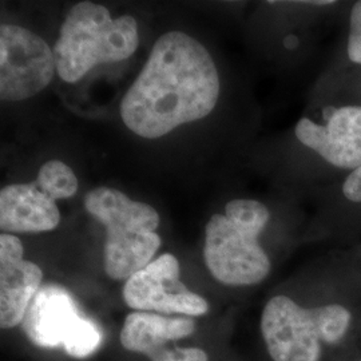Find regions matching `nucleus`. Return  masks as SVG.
<instances>
[{
    "label": "nucleus",
    "instance_id": "nucleus-6",
    "mask_svg": "<svg viewBox=\"0 0 361 361\" xmlns=\"http://www.w3.org/2000/svg\"><path fill=\"white\" fill-rule=\"evenodd\" d=\"M27 337L42 348H62L82 359L102 344L97 325L80 316L71 295L61 286L44 285L31 301L22 323Z\"/></svg>",
    "mask_w": 361,
    "mask_h": 361
},
{
    "label": "nucleus",
    "instance_id": "nucleus-14",
    "mask_svg": "<svg viewBox=\"0 0 361 361\" xmlns=\"http://www.w3.org/2000/svg\"><path fill=\"white\" fill-rule=\"evenodd\" d=\"M348 58L361 65V0L355 3L349 16Z\"/></svg>",
    "mask_w": 361,
    "mask_h": 361
},
{
    "label": "nucleus",
    "instance_id": "nucleus-5",
    "mask_svg": "<svg viewBox=\"0 0 361 361\" xmlns=\"http://www.w3.org/2000/svg\"><path fill=\"white\" fill-rule=\"evenodd\" d=\"M352 314L338 304L302 308L276 296L261 317V332L273 361H319L322 344H335L347 334Z\"/></svg>",
    "mask_w": 361,
    "mask_h": 361
},
{
    "label": "nucleus",
    "instance_id": "nucleus-7",
    "mask_svg": "<svg viewBox=\"0 0 361 361\" xmlns=\"http://www.w3.org/2000/svg\"><path fill=\"white\" fill-rule=\"evenodd\" d=\"M56 63L54 50L30 30L0 27V98L25 101L47 87Z\"/></svg>",
    "mask_w": 361,
    "mask_h": 361
},
{
    "label": "nucleus",
    "instance_id": "nucleus-2",
    "mask_svg": "<svg viewBox=\"0 0 361 361\" xmlns=\"http://www.w3.org/2000/svg\"><path fill=\"white\" fill-rule=\"evenodd\" d=\"M138 43L133 16L113 19L102 4L80 1L67 13L52 49L56 73L66 82L77 83L95 66L128 59Z\"/></svg>",
    "mask_w": 361,
    "mask_h": 361
},
{
    "label": "nucleus",
    "instance_id": "nucleus-10",
    "mask_svg": "<svg viewBox=\"0 0 361 361\" xmlns=\"http://www.w3.org/2000/svg\"><path fill=\"white\" fill-rule=\"evenodd\" d=\"M297 140L336 168H361V106L328 109L322 122L301 118Z\"/></svg>",
    "mask_w": 361,
    "mask_h": 361
},
{
    "label": "nucleus",
    "instance_id": "nucleus-13",
    "mask_svg": "<svg viewBox=\"0 0 361 361\" xmlns=\"http://www.w3.org/2000/svg\"><path fill=\"white\" fill-rule=\"evenodd\" d=\"M39 188L54 201L66 200L77 193L78 178L73 169L62 161H49L39 170Z\"/></svg>",
    "mask_w": 361,
    "mask_h": 361
},
{
    "label": "nucleus",
    "instance_id": "nucleus-8",
    "mask_svg": "<svg viewBox=\"0 0 361 361\" xmlns=\"http://www.w3.org/2000/svg\"><path fill=\"white\" fill-rule=\"evenodd\" d=\"M123 300L137 312H159L189 317L209 310L204 297L189 290L180 280V262L165 253L133 274L123 286Z\"/></svg>",
    "mask_w": 361,
    "mask_h": 361
},
{
    "label": "nucleus",
    "instance_id": "nucleus-12",
    "mask_svg": "<svg viewBox=\"0 0 361 361\" xmlns=\"http://www.w3.org/2000/svg\"><path fill=\"white\" fill-rule=\"evenodd\" d=\"M61 222L56 202L38 182L4 186L0 192V228L4 233H43Z\"/></svg>",
    "mask_w": 361,
    "mask_h": 361
},
{
    "label": "nucleus",
    "instance_id": "nucleus-11",
    "mask_svg": "<svg viewBox=\"0 0 361 361\" xmlns=\"http://www.w3.org/2000/svg\"><path fill=\"white\" fill-rule=\"evenodd\" d=\"M43 271L23 258L20 240L8 233L0 235V324L10 329L23 323L27 310L42 288Z\"/></svg>",
    "mask_w": 361,
    "mask_h": 361
},
{
    "label": "nucleus",
    "instance_id": "nucleus-3",
    "mask_svg": "<svg viewBox=\"0 0 361 361\" xmlns=\"http://www.w3.org/2000/svg\"><path fill=\"white\" fill-rule=\"evenodd\" d=\"M271 219L269 210L256 200L237 198L226 204L225 214L207 224L205 262L219 283L255 285L267 279L271 259L258 243Z\"/></svg>",
    "mask_w": 361,
    "mask_h": 361
},
{
    "label": "nucleus",
    "instance_id": "nucleus-15",
    "mask_svg": "<svg viewBox=\"0 0 361 361\" xmlns=\"http://www.w3.org/2000/svg\"><path fill=\"white\" fill-rule=\"evenodd\" d=\"M343 193L350 202L361 204V168L353 170L344 180Z\"/></svg>",
    "mask_w": 361,
    "mask_h": 361
},
{
    "label": "nucleus",
    "instance_id": "nucleus-9",
    "mask_svg": "<svg viewBox=\"0 0 361 361\" xmlns=\"http://www.w3.org/2000/svg\"><path fill=\"white\" fill-rule=\"evenodd\" d=\"M192 317H168L150 312H134L126 317L121 331V344L130 352L141 353L150 361H209L207 352L176 343L193 335Z\"/></svg>",
    "mask_w": 361,
    "mask_h": 361
},
{
    "label": "nucleus",
    "instance_id": "nucleus-1",
    "mask_svg": "<svg viewBox=\"0 0 361 361\" xmlns=\"http://www.w3.org/2000/svg\"><path fill=\"white\" fill-rule=\"evenodd\" d=\"M219 97V71L205 46L171 31L155 42L121 102V116L134 134L155 140L209 116Z\"/></svg>",
    "mask_w": 361,
    "mask_h": 361
},
{
    "label": "nucleus",
    "instance_id": "nucleus-4",
    "mask_svg": "<svg viewBox=\"0 0 361 361\" xmlns=\"http://www.w3.org/2000/svg\"><path fill=\"white\" fill-rule=\"evenodd\" d=\"M85 207L106 228L104 264L110 279L128 280L152 262L161 246L154 207L104 186L86 194Z\"/></svg>",
    "mask_w": 361,
    "mask_h": 361
}]
</instances>
